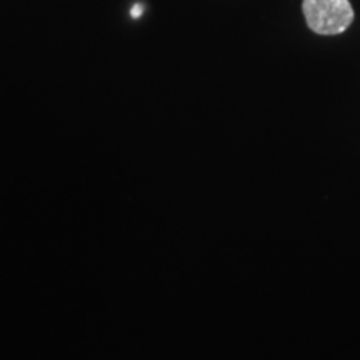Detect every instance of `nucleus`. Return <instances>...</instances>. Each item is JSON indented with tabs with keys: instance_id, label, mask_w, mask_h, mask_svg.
Instances as JSON below:
<instances>
[{
	"instance_id": "f03ea898",
	"label": "nucleus",
	"mask_w": 360,
	"mask_h": 360,
	"mask_svg": "<svg viewBox=\"0 0 360 360\" xmlns=\"http://www.w3.org/2000/svg\"><path fill=\"white\" fill-rule=\"evenodd\" d=\"M141 13H142V6H135L132 8V17H135V19H137V17H141Z\"/></svg>"
},
{
	"instance_id": "f257e3e1",
	"label": "nucleus",
	"mask_w": 360,
	"mask_h": 360,
	"mask_svg": "<svg viewBox=\"0 0 360 360\" xmlns=\"http://www.w3.org/2000/svg\"><path fill=\"white\" fill-rule=\"evenodd\" d=\"M302 11L310 30L319 35L342 34L354 22L349 0H304Z\"/></svg>"
}]
</instances>
